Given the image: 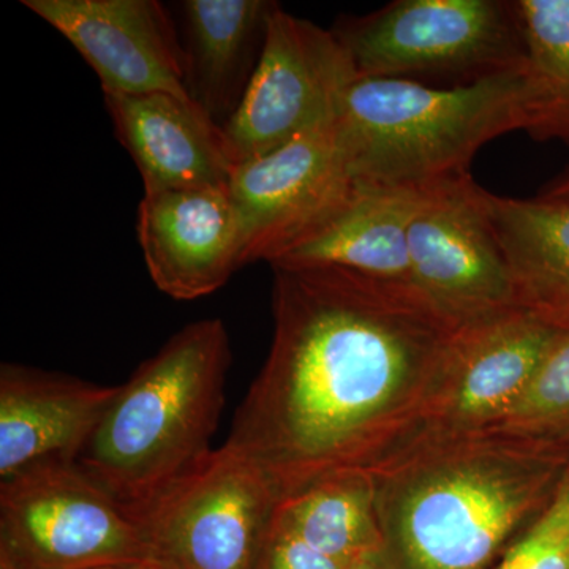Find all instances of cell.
Instances as JSON below:
<instances>
[{
    "mask_svg": "<svg viewBox=\"0 0 569 569\" xmlns=\"http://www.w3.org/2000/svg\"><path fill=\"white\" fill-rule=\"evenodd\" d=\"M271 268V350L227 445L282 501L406 451L467 323L410 283L331 266Z\"/></svg>",
    "mask_w": 569,
    "mask_h": 569,
    "instance_id": "1",
    "label": "cell"
},
{
    "mask_svg": "<svg viewBox=\"0 0 569 569\" xmlns=\"http://www.w3.org/2000/svg\"><path fill=\"white\" fill-rule=\"evenodd\" d=\"M568 468V445L509 430L415 445L370 471L385 550L397 569H492Z\"/></svg>",
    "mask_w": 569,
    "mask_h": 569,
    "instance_id": "2",
    "label": "cell"
},
{
    "mask_svg": "<svg viewBox=\"0 0 569 569\" xmlns=\"http://www.w3.org/2000/svg\"><path fill=\"white\" fill-rule=\"evenodd\" d=\"M230 362L222 320L187 325L118 387L73 467L140 522L211 455Z\"/></svg>",
    "mask_w": 569,
    "mask_h": 569,
    "instance_id": "3",
    "label": "cell"
},
{
    "mask_svg": "<svg viewBox=\"0 0 569 569\" xmlns=\"http://www.w3.org/2000/svg\"><path fill=\"white\" fill-rule=\"evenodd\" d=\"M356 186L418 190L468 174L493 138L530 129L526 69L438 88L396 78H358L337 118Z\"/></svg>",
    "mask_w": 569,
    "mask_h": 569,
    "instance_id": "4",
    "label": "cell"
},
{
    "mask_svg": "<svg viewBox=\"0 0 569 569\" xmlns=\"http://www.w3.org/2000/svg\"><path fill=\"white\" fill-rule=\"evenodd\" d=\"M358 78L473 84L526 62L515 2L396 0L331 29Z\"/></svg>",
    "mask_w": 569,
    "mask_h": 569,
    "instance_id": "5",
    "label": "cell"
},
{
    "mask_svg": "<svg viewBox=\"0 0 569 569\" xmlns=\"http://www.w3.org/2000/svg\"><path fill=\"white\" fill-rule=\"evenodd\" d=\"M149 560L140 522L73 466L0 482V569H96Z\"/></svg>",
    "mask_w": 569,
    "mask_h": 569,
    "instance_id": "6",
    "label": "cell"
},
{
    "mask_svg": "<svg viewBox=\"0 0 569 569\" xmlns=\"http://www.w3.org/2000/svg\"><path fill=\"white\" fill-rule=\"evenodd\" d=\"M279 505L264 471L224 443L140 519L149 560L163 569H257Z\"/></svg>",
    "mask_w": 569,
    "mask_h": 569,
    "instance_id": "7",
    "label": "cell"
},
{
    "mask_svg": "<svg viewBox=\"0 0 569 569\" xmlns=\"http://www.w3.org/2000/svg\"><path fill=\"white\" fill-rule=\"evenodd\" d=\"M356 80L353 63L332 31L277 3L244 99L222 127L231 162H250L335 122Z\"/></svg>",
    "mask_w": 569,
    "mask_h": 569,
    "instance_id": "8",
    "label": "cell"
},
{
    "mask_svg": "<svg viewBox=\"0 0 569 569\" xmlns=\"http://www.w3.org/2000/svg\"><path fill=\"white\" fill-rule=\"evenodd\" d=\"M411 283L462 321L526 307L488 209L470 173L418 189L408 224Z\"/></svg>",
    "mask_w": 569,
    "mask_h": 569,
    "instance_id": "9",
    "label": "cell"
},
{
    "mask_svg": "<svg viewBox=\"0 0 569 569\" xmlns=\"http://www.w3.org/2000/svg\"><path fill=\"white\" fill-rule=\"evenodd\" d=\"M353 189L337 119L236 164L228 192L241 220L242 266L274 263L346 203Z\"/></svg>",
    "mask_w": 569,
    "mask_h": 569,
    "instance_id": "10",
    "label": "cell"
},
{
    "mask_svg": "<svg viewBox=\"0 0 569 569\" xmlns=\"http://www.w3.org/2000/svg\"><path fill=\"white\" fill-rule=\"evenodd\" d=\"M563 328L530 307L463 326L440 392L408 448L500 425Z\"/></svg>",
    "mask_w": 569,
    "mask_h": 569,
    "instance_id": "11",
    "label": "cell"
},
{
    "mask_svg": "<svg viewBox=\"0 0 569 569\" xmlns=\"http://www.w3.org/2000/svg\"><path fill=\"white\" fill-rule=\"evenodd\" d=\"M80 52L104 96L167 92L190 99L186 56L157 0H22Z\"/></svg>",
    "mask_w": 569,
    "mask_h": 569,
    "instance_id": "12",
    "label": "cell"
},
{
    "mask_svg": "<svg viewBox=\"0 0 569 569\" xmlns=\"http://www.w3.org/2000/svg\"><path fill=\"white\" fill-rule=\"evenodd\" d=\"M137 233L152 282L176 301L211 295L242 268L244 238L228 189L144 193Z\"/></svg>",
    "mask_w": 569,
    "mask_h": 569,
    "instance_id": "13",
    "label": "cell"
},
{
    "mask_svg": "<svg viewBox=\"0 0 569 569\" xmlns=\"http://www.w3.org/2000/svg\"><path fill=\"white\" fill-rule=\"evenodd\" d=\"M118 387L3 362L0 482L44 466H73Z\"/></svg>",
    "mask_w": 569,
    "mask_h": 569,
    "instance_id": "14",
    "label": "cell"
},
{
    "mask_svg": "<svg viewBox=\"0 0 569 569\" xmlns=\"http://www.w3.org/2000/svg\"><path fill=\"white\" fill-rule=\"evenodd\" d=\"M104 107L144 193L230 186L234 164L222 127L193 100L167 92L104 96Z\"/></svg>",
    "mask_w": 569,
    "mask_h": 569,
    "instance_id": "15",
    "label": "cell"
},
{
    "mask_svg": "<svg viewBox=\"0 0 569 569\" xmlns=\"http://www.w3.org/2000/svg\"><path fill=\"white\" fill-rule=\"evenodd\" d=\"M276 7L268 0H186L179 7L187 91L217 126L244 99Z\"/></svg>",
    "mask_w": 569,
    "mask_h": 569,
    "instance_id": "16",
    "label": "cell"
},
{
    "mask_svg": "<svg viewBox=\"0 0 569 569\" xmlns=\"http://www.w3.org/2000/svg\"><path fill=\"white\" fill-rule=\"evenodd\" d=\"M418 190L356 186L332 216L271 266H331L411 283L408 224Z\"/></svg>",
    "mask_w": 569,
    "mask_h": 569,
    "instance_id": "17",
    "label": "cell"
},
{
    "mask_svg": "<svg viewBox=\"0 0 569 569\" xmlns=\"http://www.w3.org/2000/svg\"><path fill=\"white\" fill-rule=\"evenodd\" d=\"M488 209L522 305L568 326L569 200L488 192Z\"/></svg>",
    "mask_w": 569,
    "mask_h": 569,
    "instance_id": "18",
    "label": "cell"
},
{
    "mask_svg": "<svg viewBox=\"0 0 569 569\" xmlns=\"http://www.w3.org/2000/svg\"><path fill=\"white\" fill-rule=\"evenodd\" d=\"M277 516L307 545L347 567L370 550L385 548L370 471L323 479L280 501Z\"/></svg>",
    "mask_w": 569,
    "mask_h": 569,
    "instance_id": "19",
    "label": "cell"
},
{
    "mask_svg": "<svg viewBox=\"0 0 569 569\" xmlns=\"http://www.w3.org/2000/svg\"><path fill=\"white\" fill-rule=\"evenodd\" d=\"M526 47L529 133L569 144V0H516Z\"/></svg>",
    "mask_w": 569,
    "mask_h": 569,
    "instance_id": "20",
    "label": "cell"
},
{
    "mask_svg": "<svg viewBox=\"0 0 569 569\" xmlns=\"http://www.w3.org/2000/svg\"><path fill=\"white\" fill-rule=\"evenodd\" d=\"M489 429L545 438L569 447V325L553 340L522 399L500 425Z\"/></svg>",
    "mask_w": 569,
    "mask_h": 569,
    "instance_id": "21",
    "label": "cell"
},
{
    "mask_svg": "<svg viewBox=\"0 0 569 569\" xmlns=\"http://www.w3.org/2000/svg\"><path fill=\"white\" fill-rule=\"evenodd\" d=\"M492 569H569V468L549 507Z\"/></svg>",
    "mask_w": 569,
    "mask_h": 569,
    "instance_id": "22",
    "label": "cell"
},
{
    "mask_svg": "<svg viewBox=\"0 0 569 569\" xmlns=\"http://www.w3.org/2000/svg\"><path fill=\"white\" fill-rule=\"evenodd\" d=\"M347 565L340 563L326 556L305 539L296 535L282 519L274 516L271 530L257 569H346Z\"/></svg>",
    "mask_w": 569,
    "mask_h": 569,
    "instance_id": "23",
    "label": "cell"
},
{
    "mask_svg": "<svg viewBox=\"0 0 569 569\" xmlns=\"http://www.w3.org/2000/svg\"><path fill=\"white\" fill-rule=\"evenodd\" d=\"M346 569H397L392 560L389 559L385 548L370 550L365 556L351 561Z\"/></svg>",
    "mask_w": 569,
    "mask_h": 569,
    "instance_id": "24",
    "label": "cell"
},
{
    "mask_svg": "<svg viewBox=\"0 0 569 569\" xmlns=\"http://www.w3.org/2000/svg\"><path fill=\"white\" fill-rule=\"evenodd\" d=\"M545 194L546 197L563 198V200H569V174L565 176L563 179H560L556 186L550 187V190Z\"/></svg>",
    "mask_w": 569,
    "mask_h": 569,
    "instance_id": "25",
    "label": "cell"
},
{
    "mask_svg": "<svg viewBox=\"0 0 569 569\" xmlns=\"http://www.w3.org/2000/svg\"><path fill=\"white\" fill-rule=\"evenodd\" d=\"M96 569H163L152 561H138V563L114 565V567H104Z\"/></svg>",
    "mask_w": 569,
    "mask_h": 569,
    "instance_id": "26",
    "label": "cell"
}]
</instances>
